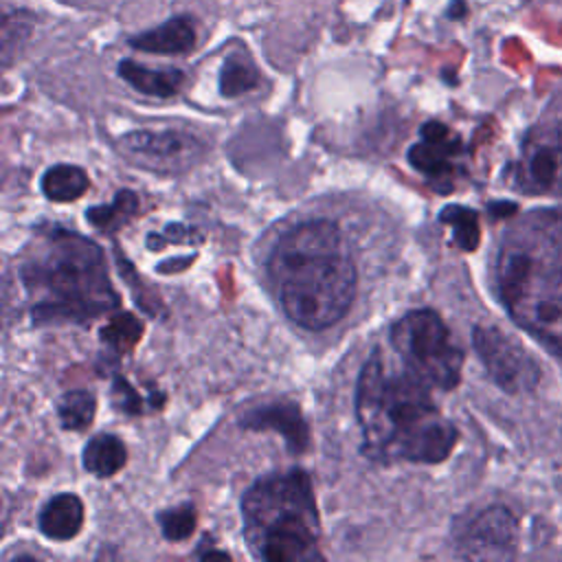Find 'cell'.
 <instances>
[{
	"label": "cell",
	"instance_id": "cell-1",
	"mask_svg": "<svg viewBox=\"0 0 562 562\" xmlns=\"http://www.w3.org/2000/svg\"><path fill=\"white\" fill-rule=\"evenodd\" d=\"M356 419L362 452L380 463H439L459 439L457 428L435 406L428 384L411 371H391L380 349L360 369Z\"/></svg>",
	"mask_w": 562,
	"mask_h": 562
},
{
	"label": "cell",
	"instance_id": "cell-2",
	"mask_svg": "<svg viewBox=\"0 0 562 562\" xmlns=\"http://www.w3.org/2000/svg\"><path fill=\"white\" fill-rule=\"evenodd\" d=\"M266 268L285 316L303 329L336 325L353 303L356 266L331 220H307L285 231Z\"/></svg>",
	"mask_w": 562,
	"mask_h": 562
},
{
	"label": "cell",
	"instance_id": "cell-3",
	"mask_svg": "<svg viewBox=\"0 0 562 562\" xmlns=\"http://www.w3.org/2000/svg\"><path fill=\"white\" fill-rule=\"evenodd\" d=\"M37 325H86L119 307L103 250L97 241L64 226L37 233L20 263Z\"/></svg>",
	"mask_w": 562,
	"mask_h": 562
},
{
	"label": "cell",
	"instance_id": "cell-4",
	"mask_svg": "<svg viewBox=\"0 0 562 562\" xmlns=\"http://www.w3.org/2000/svg\"><path fill=\"white\" fill-rule=\"evenodd\" d=\"M494 281L512 321L562 356V213L529 215L507 233Z\"/></svg>",
	"mask_w": 562,
	"mask_h": 562
},
{
	"label": "cell",
	"instance_id": "cell-5",
	"mask_svg": "<svg viewBox=\"0 0 562 562\" xmlns=\"http://www.w3.org/2000/svg\"><path fill=\"white\" fill-rule=\"evenodd\" d=\"M244 538L268 562L323 560L312 479L301 468L257 479L241 498Z\"/></svg>",
	"mask_w": 562,
	"mask_h": 562
},
{
	"label": "cell",
	"instance_id": "cell-6",
	"mask_svg": "<svg viewBox=\"0 0 562 562\" xmlns=\"http://www.w3.org/2000/svg\"><path fill=\"white\" fill-rule=\"evenodd\" d=\"M389 340L404 369L428 386L450 391L461 382L463 351L435 310L406 312L391 325Z\"/></svg>",
	"mask_w": 562,
	"mask_h": 562
},
{
	"label": "cell",
	"instance_id": "cell-7",
	"mask_svg": "<svg viewBox=\"0 0 562 562\" xmlns=\"http://www.w3.org/2000/svg\"><path fill=\"white\" fill-rule=\"evenodd\" d=\"M119 154L147 171L176 176L206 154V143L182 130H134L116 140Z\"/></svg>",
	"mask_w": 562,
	"mask_h": 562
},
{
	"label": "cell",
	"instance_id": "cell-8",
	"mask_svg": "<svg viewBox=\"0 0 562 562\" xmlns=\"http://www.w3.org/2000/svg\"><path fill=\"white\" fill-rule=\"evenodd\" d=\"M472 342L490 378L503 391L522 393L538 384V362L498 327L476 325L472 331Z\"/></svg>",
	"mask_w": 562,
	"mask_h": 562
},
{
	"label": "cell",
	"instance_id": "cell-9",
	"mask_svg": "<svg viewBox=\"0 0 562 562\" xmlns=\"http://www.w3.org/2000/svg\"><path fill=\"white\" fill-rule=\"evenodd\" d=\"M514 182L531 195H562V127H533L514 165Z\"/></svg>",
	"mask_w": 562,
	"mask_h": 562
},
{
	"label": "cell",
	"instance_id": "cell-10",
	"mask_svg": "<svg viewBox=\"0 0 562 562\" xmlns=\"http://www.w3.org/2000/svg\"><path fill=\"white\" fill-rule=\"evenodd\" d=\"M518 522L503 507L492 505L465 522L454 538L457 555L468 560H507L516 555Z\"/></svg>",
	"mask_w": 562,
	"mask_h": 562
},
{
	"label": "cell",
	"instance_id": "cell-11",
	"mask_svg": "<svg viewBox=\"0 0 562 562\" xmlns=\"http://www.w3.org/2000/svg\"><path fill=\"white\" fill-rule=\"evenodd\" d=\"M422 140L408 149V162L435 180V187L448 191L457 173V158L461 154V138L443 123L428 121L419 130Z\"/></svg>",
	"mask_w": 562,
	"mask_h": 562
},
{
	"label": "cell",
	"instance_id": "cell-12",
	"mask_svg": "<svg viewBox=\"0 0 562 562\" xmlns=\"http://www.w3.org/2000/svg\"><path fill=\"white\" fill-rule=\"evenodd\" d=\"M239 426L257 432H281L292 454H303L310 448V426L296 402H270L255 406L239 417Z\"/></svg>",
	"mask_w": 562,
	"mask_h": 562
},
{
	"label": "cell",
	"instance_id": "cell-13",
	"mask_svg": "<svg viewBox=\"0 0 562 562\" xmlns=\"http://www.w3.org/2000/svg\"><path fill=\"white\" fill-rule=\"evenodd\" d=\"M127 44L151 55H187L198 44V20L191 13L171 15L154 29L130 35Z\"/></svg>",
	"mask_w": 562,
	"mask_h": 562
},
{
	"label": "cell",
	"instance_id": "cell-14",
	"mask_svg": "<svg viewBox=\"0 0 562 562\" xmlns=\"http://www.w3.org/2000/svg\"><path fill=\"white\" fill-rule=\"evenodd\" d=\"M116 72L136 92L147 97H158V99L176 97L187 81V75L180 68H171V66L149 68L134 59H121L116 66Z\"/></svg>",
	"mask_w": 562,
	"mask_h": 562
},
{
	"label": "cell",
	"instance_id": "cell-15",
	"mask_svg": "<svg viewBox=\"0 0 562 562\" xmlns=\"http://www.w3.org/2000/svg\"><path fill=\"white\" fill-rule=\"evenodd\" d=\"M40 531L50 540H70L81 531L83 525V503L75 494L53 496L40 512Z\"/></svg>",
	"mask_w": 562,
	"mask_h": 562
},
{
	"label": "cell",
	"instance_id": "cell-16",
	"mask_svg": "<svg viewBox=\"0 0 562 562\" xmlns=\"http://www.w3.org/2000/svg\"><path fill=\"white\" fill-rule=\"evenodd\" d=\"M125 461H127V450L116 435L101 432V435H94L83 446V454H81L83 470L99 479L114 476L125 465Z\"/></svg>",
	"mask_w": 562,
	"mask_h": 562
},
{
	"label": "cell",
	"instance_id": "cell-17",
	"mask_svg": "<svg viewBox=\"0 0 562 562\" xmlns=\"http://www.w3.org/2000/svg\"><path fill=\"white\" fill-rule=\"evenodd\" d=\"M259 83H261V72L248 50H233L226 55L217 75V86L222 97L226 99L241 97L255 90Z\"/></svg>",
	"mask_w": 562,
	"mask_h": 562
},
{
	"label": "cell",
	"instance_id": "cell-18",
	"mask_svg": "<svg viewBox=\"0 0 562 562\" xmlns=\"http://www.w3.org/2000/svg\"><path fill=\"white\" fill-rule=\"evenodd\" d=\"M42 193L53 200V202H70L77 200L86 193V189L90 187L88 173L77 167V165H53L44 171L42 180H40Z\"/></svg>",
	"mask_w": 562,
	"mask_h": 562
},
{
	"label": "cell",
	"instance_id": "cell-19",
	"mask_svg": "<svg viewBox=\"0 0 562 562\" xmlns=\"http://www.w3.org/2000/svg\"><path fill=\"white\" fill-rule=\"evenodd\" d=\"M136 213H138L136 193L130 189H121V191H116V195L110 204L90 206L86 211V220L94 228H99L103 233H112V231H119L123 224H127Z\"/></svg>",
	"mask_w": 562,
	"mask_h": 562
},
{
	"label": "cell",
	"instance_id": "cell-20",
	"mask_svg": "<svg viewBox=\"0 0 562 562\" xmlns=\"http://www.w3.org/2000/svg\"><path fill=\"white\" fill-rule=\"evenodd\" d=\"M97 413V397L86 389L66 391L57 400V417L66 430H83L92 424Z\"/></svg>",
	"mask_w": 562,
	"mask_h": 562
},
{
	"label": "cell",
	"instance_id": "cell-21",
	"mask_svg": "<svg viewBox=\"0 0 562 562\" xmlns=\"http://www.w3.org/2000/svg\"><path fill=\"white\" fill-rule=\"evenodd\" d=\"M143 336V323L132 314L123 312L108 321L101 329V340L116 353H130Z\"/></svg>",
	"mask_w": 562,
	"mask_h": 562
},
{
	"label": "cell",
	"instance_id": "cell-22",
	"mask_svg": "<svg viewBox=\"0 0 562 562\" xmlns=\"http://www.w3.org/2000/svg\"><path fill=\"white\" fill-rule=\"evenodd\" d=\"M439 220L443 224H450L452 226V233H454V241L463 248V250H474L479 246V239H481V231H479V217L472 209L468 206H457V204H450L441 211Z\"/></svg>",
	"mask_w": 562,
	"mask_h": 562
},
{
	"label": "cell",
	"instance_id": "cell-23",
	"mask_svg": "<svg viewBox=\"0 0 562 562\" xmlns=\"http://www.w3.org/2000/svg\"><path fill=\"white\" fill-rule=\"evenodd\" d=\"M156 520L167 540H184L195 529V507L191 503H182L178 507L162 509Z\"/></svg>",
	"mask_w": 562,
	"mask_h": 562
},
{
	"label": "cell",
	"instance_id": "cell-24",
	"mask_svg": "<svg viewBox=\"0 0 562 562\" xmlns=\"http://www.w3.org/2000/svg\"><path fill=\"white\" fill-rule=\"evenodd\" d=\"M33 31V15L24 9H18V11H4L2 13V57L4 61L9 64L11 59V50L26 42V37L31 35Z\"/></svg>",
	"mask_w": 562,
	"mask_h": 562
},
{
	"label": "cell",
	"instance_id": "cell-25",
	"mask_svg": "<svg viewBox=\"0 0 562 562\" xmlns=\"http://www.w3.org/2000/svg\"><path fill=\"white\" fill-rule=\"evenodd\" d=\"M110 402L119 413H125V415H140L145 411V400L123 375L112 378Z\"/></svg>",
	"mask_w": 562,
	"mask_h": 562
},
{
	"label": "cell",
	"instance_id": "cell-26",
	"mask_svg": "<svg viewBox=\"0 0 562 562\" xmlns=\"http://www.w3.org/2000/svg\"><path fill=\"white\" fill-rule=\"evenodd\" d=\"M204 239V235L195 228V226H184V224H169L165 228L162 235H149L147 237V246L154 248H162L160 244L165 241H184V244H200Z\"/></svg>",
	"mask_w": 562,
	"mask_h": 562
},
{
	"label": "cell",
	"instance_id": "cell-27",
	"mask_svg": "<svg viewBox=\"0 0 562 562\" xmlns=\"http://www.w3.org/2000/svg\"><path fill=\"white\" fill-rule=\"evenodd\" d=\"M465 13H468L465 0H452V2L448 4V9H446V18H448V20H461Z\"/></svg>",
	"mask_w": 562,
	"mask_h": 562
}]
</instances>
